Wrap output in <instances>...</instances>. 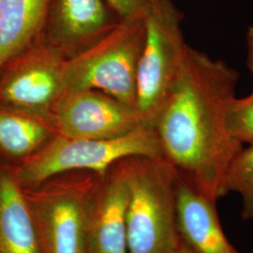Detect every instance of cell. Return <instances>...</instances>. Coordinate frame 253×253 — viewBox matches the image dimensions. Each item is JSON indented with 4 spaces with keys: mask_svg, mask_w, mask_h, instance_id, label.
<instances>
[{
    "mask_svg": "<svg viewBox=\"0 0 253 253\" xmlns=\"http://www.w3.org/2000/svg\"><path fill=\"white\" fill-rule=\"evenodd\" d=\"M239 73L222 60L189 47L186 63L155 123L164 160L217 203L226 174L244 145L230 135L227 115Z\"/></svg>",
    "mask_w": 253,
    "mask_h": 253,
    "instance_id": "1",
    "label": "cell"
},
{
    "mask_svg": "<svg viewBox=\"0 0 253 253\" xmlns=\"http://www.w3.org/2000/svg\"><path fill=\"white\" fill-rule=\"evenodd\" d=\"M133 159L124 171L128 253H172L181 244L175 171L164 159Z\"/></svg>",
    "mask_w": 253,
    "mask_h": 253,
    "instance_id": "2",
    "label": "cell"
},
{
    "mask_svg": "<svg viewBox=\"0 0 253 253\" xmlns=\"http://www.w3.org/2000/svg\"><path fill=\"white\" fill-rule=\"evenodd\" d=\"M145 43L136 78L135 109L141 123L155 127L186 63L183 15L172 0H153L144 12Z\"/></svg>",
    "mask_w": 253,
    "mask_h": 253,
    "instance_id": "3",
    "label": "cell"
},
{
    "mask_svg": "<svg viewBox=\"0 0 253 253\" xmlns=\"http://www.w3.org/2000/svg\"><path fill=\"white\" fill-rule=\"evenodd\" d=\"M145 38L144 14L122 19L100 42L65 66L61 84L69 92L102 90L135 108L137 69Z\"/></svg>",
    "mask_w": 253,
    "mask_h": 253,
    "instance_id": "4",
    "label": "cell"
},
{
    "mask_svg": "<svg viewBox=\"0 0 253 253\" xmlns=\"http://www.w3.org/2000/svg\"><path fill=\"white\" fill-rule=\"evenodd\" d=\"M128 157L164 159L155 127L140 125L126 134L107 139L58 137L26 164L24 178L40 184L76 169L103 174L111 164Z\"/></svg>",
    "mask_w": 253,
    "mask_h": 253,
    "instance_id": "5",
    "label": "cell"
},
{
    "mask_svg": "<svg viewBox=\"0 0 253 253\" xmlns=\"http://www.w3.org/2000/svg\"><path fill=\"white\" fill-rule=\"evenodd\" d=\"M42 253H89L88 188L54 185L26 196Z\"/></svg>",
    "mask_w": 253,
    "mask_h": 253,
    "instance_id": "6",
    "label": "cell"
},
{
    "mask_svg": "<svg viewBox=\"0 0 253 253\" xmlns=\"http://www.w3.org/2000/svg\"><path fill=\"white\" fill-rule=\"evenodd\" d=\"M57 120L62 135L76 139L114 138L143 125L134 107L92 90L70 92Z\"/></svg>",
    "mask_w": 253,
    "mask_h": 253,
    "instance_id": "7",
    "label": "cell"
},
{
    "mask_svg": "<svg viewBox=\"0 0 253 253\" xmlns=\"http://www.w3.org/2000/svg\"><path fill=\"white\" fill-rule=\"evenodd\" d=\"M176 220L181 242L192 253H239L220 225L216 202L175 172Z\"/></svg>",
    "mask_w": 253,
    "mask_h": 253,
    "instance_id": "8",
    "label": "cell"
},
{
    "mask_svg": "<svg viewBox=\"0 0 253 253\" xmlns=\"http://www.w3.org/2000/svg\"><path fill=\"white\" fill-rule=\"evenodd\" d=\"M127 200L128 185L125 172L93 197L88 223L89 253H128Z\"/></svg>",
    "mask_w": 253,
    "mask_h": 253,
    "instance_id": "9",
    "label": "cell"
},
{
    "mask_svg": "<svg viewBox=\"0 0 253 253\" xmlns=\"http://www.w3.org/2000/svg\"><path fill=\"white\" fill-rule=\"evenodd\" d=\"M0 253H42L26 196L7 173L0 175Z\"/></svg>",
    "mask_w": 253,
    "mask_h": 253,
    "instance_id": "10",
    "label": "cell"
},
{
    "mask_svg": "<svg viewBox=\"0 0 253 253\" xmlns=\"http://www.w3.org/2000/svg\"><path fill=\"white\" fill-rule=\"evenodd\" d=\"M51 0H0V64L18 52L41 27Z\"/></svg>",
    "mask_w": 253,
    "mask_h": 253,
    "instance_id": "11",
    "label": "cell"
},
{
    "mask_svg": "<svg viewBox=\"0 0 253 253\" xmlns=\"http://www.w3.org/2000/svg\"><path fill=\"white\" fill-rule=\"evenodd\" d=\"M53 22L63 36L80 39L98 32L106 22L101 0H54Z\"/></svg>",
    "mask_w": 253,
    "mask_h": 253,
    "instance_id": "12",
    "label": "cell"
},
{
    "mask_svg": "<svg viewBox=\"0 0 253 253\" xmlns=\"http://www.w3.org/2000/svg\"><path fill=\"white\" fill-rule=\"evenodd\" d=\"M60 84V77H57L52 70L33 68L9 82L4 90V96L20 105L41 106L52 100Z\"/></svg>",
    "mask_w": 253,
    "mask_h": 253,
    "instance_id": "13",
    "label": "cell"
},
{
    "mask_svg": "<svg viewBox=\"0 0 253 253\" xmlns=\"http://www.w3.org/2000/svg\"><path fill=\"white\" fill-rule=\"evenodd\" d=\"M46 137L45 128L36 121L13 115H0V147L22 156L31 152Z\"/></svg>",
    "mask_w": 253,
    "mask_h": 253,
    "instance_id": "14",
    "label": "cell"
},
{
    "mask_svg": "<svg viewBox=\"0 0 253 253\" xmlns=\"http://www.w3.org/2000/svg\"><path fill=\"white\" fill-rule=\"evenodd\" d=\"M225 185L227 192L240 195L242 218L253 220V144L244 145L235 156L228 169Z\"/></svg>",
    "mask_w": 253,
    "mask_h": 253,
    "instance_id": "15",
    "label": "cell"
},
{
    "mask_svg": "<svg viewBox=\"0 0 253 253\" xmlns=\"http://www.w3.org/2000/svg\"><path fill=\"white\" fill-rule=\"evenodd\" d=\"M227 128L238 143L253 144V98L234 100L227 115Z\"/></svg>",
    "mask_w": 253,
    "mask_h": 253,
    "instance_id": "16",
    "label": "cell"
},
{
    "mask_svg": "<svg viewBox=\"0 0 253 253\" xmlns=\"http://www.w3.org/2000/svg\"><path fill=\"white\" fill-rule=\"evenodd\" d=\"M153 0H107L109 5L122 19L144 14Z\"/></svg>",
    "mask_w": 253,
    "mask_h": 253,
    "instance_id": "17",
    "label": "cell"
},
{
    "mask_svg": "<svg viewBox=\"0 0 253 253\" xmlns=\"http://www.w3.org/2000/svg\"><path fill=\"white\" fill-rule=\"evenodd\" d=\"M247 47H248V67L253 76V26L249 27L247 32ZM253 98V91L248 96Z\"/></svg>",
    "mask_w": 253,
    "mask_h": 253,
    "instance_id": "18",
    "label": "cell"
},
{
    "mask_svg": "<svg viewBox=\"0 0 253 253\" xmlns=\"http://www.w3.org/2000/svg\"><path fill=\"white\" fill-rule=\"evenodd\" d=\"M172 253H192L190 252V250L185 246V245L183 244L182 242H181V244L179 245V247L173 252Z\"/></svg>",
    "mask_w": 253,
    "mask_h": 253,
    "instance_id": "19",
    "label": "cell"
}]
</instances>
